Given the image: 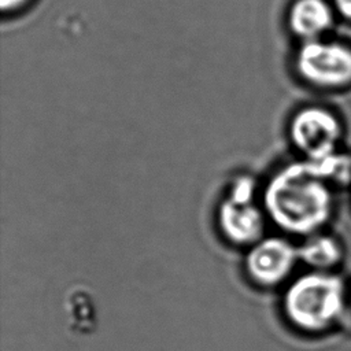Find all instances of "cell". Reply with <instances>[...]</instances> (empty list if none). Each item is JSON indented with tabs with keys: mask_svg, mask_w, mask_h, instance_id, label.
I'll return each instance as SVG.
<instances>
[{
	"mask_svg": "<svg viewBox=\"0 0 351 351\" xmlns=\"http://www.w3.org/2000/svg\"><path fill=\"white\" fill-rule=\"evenodd\" d=\"M27 1L29 0H0V5H1V10L4 12H7V11H14V10L21 8Z\"/></svg>",
	"mask_w": 351,
	"mask_h": 351,
	"instance_id": "10",
	"label": "cell"
},
{
	"mask_svg": "<svg viewBox=\"0 0 351 351\" xmlns=\"http://www.w3.org/2000/svg\"><path fill=\"white\" fill-rule=\"evenodd\" d=\"M336 10L347 19H351V0H333Z\"/></svg>",
	"mask_w": 351,
	"mask_h": 351,
	"instance_id": "9",
	"label": "cell"
},
{
	"mask_svg": "<svg viewBox=\"0 0 351 351\" xmlns=\"http://www.w3.org/2000/svg\"><path fill=\"white\" fill-rule=\"evenodd\" d=\"M299 74L319 86H340L351 81V49L337 43L304 41L296 56Z\"/></svg>",
	"mask_w": 351,
	"mask_h": 351,
	"instance_id": "4",
	"label": "cell"
},
{
	"mask_svg": "<svg viewBox=\"0 0 351 351\" xmlns=\"http://www.w3.org/2000/svg\"><path fill=\"white\" fill-rule=\"evenodd\" d=\"M332 25V11L325 0H296L289 11L292 32L304 41L317 40Z\"/></svg>",
	"mask_w": 351,
	"mask_h": 351,
	"instance_id": "7",
	"label": "cell"
},
{
	"mask_svg": "<svg viewBox=\"0 0 351 351\" xmlns=\"http://www.w3.org/2000/svg\"><path fill=\"white\" fill-rule=\"evenodd\" d=\"M339 137L340 125L337 119L324 108H303L291 122V138L308 160L333 155Z\"/></svg>",
	"mask_w": 351,
	"mask_h": 351,
	"instance_id": "5",
	"label": "cell"
},
{
	"mask_svg": "<svg viewBox=\"0 0 351 351\" xmlns=\"http://www.w3.org/2000/svg\"><path fill=\"white\" fill-rule=\"evenodd\" d=\"M255 181L236 178L218 207L222 236L234 245H254L263 239L265 211L255 202Z\"/></svg>",
	"mask_w": 351,
	"mask_h": 351,
	"instance_id": "3",
	"label": "cell"
},
{
	"mask_svg": "<svg viewBox=\"0 0 351 351\" xmlns=\"http://www.w3.org/2000/svg\"><path fill=\"white\" fill-rule=\"evenodd\" d=\"M343 285L335 276L308 273L295 280L285 292L284 311L300 329L319 330L340 311Z\"/></svg>",
	"mask_w": 351,
	"mask_h": 351,
	"instance_id": "2",
	"label": "cell"
},
{
	"mask_svg": "<svg viewBox=\"0 0 351 351\" xmlns=\"http://www.w3.org/2000/svg\"><path fill=\"white\" fill-rule=\"evenodd\" d=\"M337 171L335 155L285 166L265 188V213L282 230L298 234L315 230L330 211V195L325 181H335Z\"/></svg>",
	"mask_w": 351,
	"mask_h": 351,
	"instance_id": "1",
	"label": "cell"
},
{
	"mask_svg": "<svg viewBox=\"0 0 351 351\" xmlns=\"http://www.w3.org/2000/svg\"><path fill=\"white\" fill-rule=\"evenodd\" d=\"M299 251L282 237H263L250 247L245 256V271L259 287H274L282 282L296 261Z\"/></svg>",
	"mask_w": 351,
	"mask_h": 351,
	"instance_id": "6",
	"label": "cell"
},
{
	"mask_svg": "<svg viewBox=\"0 0 351 351\" xmlns=\"http://www.w3.org/2000/svg\"><path fill=\"white\" fill-rule=\"evenodd\" d=\"M298 251L299 259H302L308 266L318 269L329 267L340 258V250L337 244L328 237H315L304 243V245L298 248Z\"/></svg>",
	"mask_w": 351,
	"mask_h": 351,
	"instance_id": "8",
	"label": "cell"
}]
</instances>
